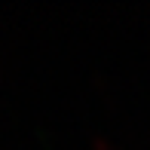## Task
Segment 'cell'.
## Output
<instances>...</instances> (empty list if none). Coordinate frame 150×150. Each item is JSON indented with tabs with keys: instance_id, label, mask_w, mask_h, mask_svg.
Masks as SVG:
<instances>
[{
	"instance_id": "obj_1",
	"label": "cell",
	"mask_w": 150,
	"mask_h": 150,
	"mask_svg": "<svg viewBox=\"0 0 150 150\" xmlns=\"http://www.w3.org/2000/svg\"><path fill=\"white\" fill-rule=\"evenodd\" d=\"M98 150H110V144H107V141H98Z\"/></svg>"
}]
</instances>
